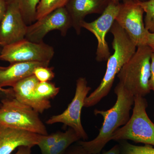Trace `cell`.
<instances>
[{
    "label": "cell",
    "mask_w": 154,
    "mask_h": 154,
    "mask_svg": "<svg viewBox=\"0 0 154 154\" xmlns=\"http://www.w3.org/2000/svg\"><path fill=\"white\" fill-rule=\"evenodd\" d=\"M60 90L59 88L57 87L55 84L50 82H39L35 88L37 95L42 99L47 100L54 99L58 94Z\"/></svg>",
    "instance_id": "obj_19"
},
{
    "label": "cell",
    "mask_w": 154,
    "mask_h": 154,
    "mask_svg": "<svg viewBox=\"0 0 154 154\" xmlns=\"http://www.w3.org/2000/svg\"><path fill=\"white\" fill-rule=\"evenodd\" d=\"M62 132L54 133L46 135H39L37 145L41 150L42 154H45L58 140Z\"/></svg>",
    "instance_id": "obj_22"
},
{
    "label": "cell",
    "mask_w": 154,
    "mask_h": 154,
    "mask_svg": "<svg viewBox=\"0 0 154 154\" xmlns=\"http://www.w3.org/2000/svg\"><path fill=\"white\" fill-rule=\"evenodd\" d=\"M139 2L121 3L115 19L137 47L147 45L149 33L144 22V11Z\"/></svg>",
    "instance_id": "obj_8"
},
{
    "label": "cell",
    "mask_w": 154,
    "mask_h": 154,
    "mask_svg": "<svg viewBox=\"0 0 154 154\" xmlns=\"http://www.w3.org/2000/svg\"><path fill=\"white\" fill-rule=\"evenodd\" d=\"M54 54L53 48L43 42H32L24 38L3 46L0 60L10 63L39 62L49 65Z\"/></svg>",
    "instance_id": "obj_6"
},
{
    "label": "cell",
    "mask_w": 154,
    "mask_h": 154,
    "mask_svg": "<svg viewBox=\"0 0 154 154\" xmlns=\"http://www.w3.org/2000/svg\"><path fill=\"white\" fill-rule=\"evenodd\" d=\"M147 45H148L154 51V33H150L149 32L148 35L147 42Z\"/></svg>",
    "instance_id": "obj_30"
},
{
    "label": "cell",
    "mask_w": 154,
    "mask_h": 154,
    "mask_svg": "<svg viewBox=\"0 0 154 154\" xmlns=\"http://www.w3.org/2000/svg\"><path fill=\"white\" fill-rule=\"evenodd\" d=\"M139 3L145 13L144 22L146 29L150 33H154V0H146Z\"/></svg>",
    "instance_id": "obj_21"
},
{
    "label": "cell",
    "mask_w": 154,
    "mask_h": 154,
    "mask_svg": "<svg viewBox=\"0 0 154 154\" xmlns=\"http://www.w3.org/2000/svg\"><path fill=\"white\" fill-rule=\"evenodd\" d=\"M91 90L85 78H79L76 81L74 97L67 108L62 113L51 117L46 121V124L63 123L73 129L81 139L87 140L88 135L82 125L81 116L85 100Z\"/></svg>",
    "instance_id": "obj_7"
},
{
    "label": "cell",
    "mask_w": 154,
    "mask_h": 154,
    "mask_svg": "<svg viewBox=\"0 0 154 154\" xmlns=\"http://www.w3.org/2000/svg\"><path fill=\"white\" fill-rule=\"evenodd\" d=\"M48 65L39 62H18L8 67L0 66V86L12 88L19 81L33 75L36 67Z\"/></svg>",
    "instance_id": "obj_15"
},
{
    "label": "cell",
    "mask_w": 154,
    "mask_h": 154,
    "mask_svg": "<svg viewBox=\"0 0 154 154\" xmlns=\"http://www.w3.org/2000/svg\"><path fill=\"white\" fill-rule=\"evenodd\" d=\"M17 5L25 24L29 25L36 21V9L41 0H6Z\"/></svg>",
    "instance_id": "obj_16"
},
{
    "label": "cell",
    "mask_w": 154,
    "mask_h": 154,
    "mask_svg": "<svg viewBox=\"0 0 154 154\" xmlns=\"http://www.w3.org/2000/svg\"><path fill=\"white\" fill-rule=\"evenodd\" d=\"M32 147L26 146H22L18 148L17 152L14 154H31Z\"/></svg>",
    "instance_id": "obj_28"
},
{
    "label": "cell",
    "mask_w": 154,
    "mask_h": 154,
    "mask_svg": "<svg viewBox=\"0 0 154 154\" xmlns=\"http://www.w3.org/2000/svg\"><path fill=\"white\" fill-rule=\"evenodd\" d=\"M152 50L148 45L138 46L132 57L117 75L119 82L134 96L149 94L151 58Z\"/></svg>",
    "instance_id": "obj_3"
},
{
    "label": "cell",
    "mask_w": 154,
    "mask_h": 154,
    "mask_svg": "<svg viewBox=\"0 0 154 154\" xmlns=\"http://www.w3.org/2000/svg\"><path fill=\"white\" fill-rule=\"evenodd\" d=\"M39 82L34 75L19 81L13 87L14 97L19 102L42 113L51 107L49 100H45L36 94L35 88Z\"/></svg>",
    "instance_id": "obj_13"
},
{
    "label": "cell",
    "mask_w": 154,
    "mask_h": 154,
    "mask_svg": "<svg viewBox=\"0 0 154 154\" xmlns=\"http://www.w3.org/2000/svg\"><path fill=\"white\" fill-rule=\"evenodd\" d=\"M69 0H41L36 9V21L53 11L65 7Z\"/></svg>",
    "instance_id": "obj_18"
},
{
    "label": "cell",
    "mask_w": 154,
    "mask_h": 154,
    "mask_svg": "<svg viewBox=\"0 0 154 154\" xmlns=\"http://www.w3.org/2000/svg\"><path fill=\"white\" fill-rule=\"evenodd\" d=\"M111 0H69L65 6L71 19L72 27L80 35L85 18L92 14H101Z\"/></svg>",
    "instance_id": "obj_12"
},
{
    "label": "cell",
    "mask_w": 154,
    "mask_h": 154,
    "mask_svg": "<svg viewBox=\"0 0 154 154\" xmlns=\"http://www.w3.org/2000/svg\"><path fill=\"white\" fill-rule=\"evenodd\" d=\"M120 5L121 3L116 4L111 1L99 18L92 22L85 21L82 23V28L93 33L97 39L98 45L96 57L97 61L100 62L107 60L111 55L106 41V35L115 21Z\"/></svg>",
    "instance_id": "obj_10"
},
{
    "label": "cell",
    "mask_w": 154,
    "mask_h": 154,
    "mask_svg": "<svg viewBox=\"0 0 154 154\" xmlns=\"http://www.w3.org/2000/svg\"><path fill=\"white\" fill-rule=\"evenodd\" d=\"M64 154H90L82 146L76 142L70 146Z\"/></svg>",
    "instance_id": "obj_24"
},
{
    "label": "cell",
    "mask_w": 154,
    "mask_h": 154,
    "mask_svg": "<svg viewBox=\"0 0 154 154\" xmlns=\"http://www.w3.org/2000/svg\"><path fill=\"white\" fill-rule=\"evenodd\" d=\"M39 135L0 124V154H11L22 146L37 145Z\"/></svg>",
    "instance_id": "obj_14"
},
{
    "label": "cell",
    "mask_w": 154,
    "mask_h": 154,
    "mask_svg": "<svg viewBox=\"0 0 154 154\" xmlns=\"http://www.w3.org/2000/svg\"><path fill=\"white\" fill-rule=\"evenodd\" d=\"M147 102L144 97H134L132 114L125 125L113 133L111 140H130L154 146V123L147 114Z\"/></svg>",
    "instance_id": "obj_5"
},
{
    "label": "cell",
    "mask_w": 154,
    "mask_h": 154,
    "mask_svg": "<svg viewBox=\"0 0 154 154\" xmlns=\"http://www.w3.org/2000/svg\"><path fill=\"white\" fill-rule=\"evenodd\" d=\"M0 124L40 135L48 134L38 113L14 97L1 99Z\"/></svg>",
    "instance_id": "obj_4"
},
{
    "label": "cell",
    "mask_w": 154,
    "mask_h": 154,
    "mask_svg": "<svg viewBox=\"0 0 154 154\" xmlns=\"http://www.w3.org/2000/svg\"><path fill=\"white\" fill-rule=\"evenodd\" d=\"M72 27L71 19L65 7L56 9L28 25L25 39L36 43L43 42L45 36L53 30L60 31L65 36Z\"/></svg>",
    "instance_id": "obj_9"
},
{
    "label": "cell",
    "mask_w": 154,
    "mask_h": 154,
    "mask_svg": "<svg viewBox=\"0 0 154 154\" xmlns=\"http://www.w3.org/2000/svg\"><path fill=\"white\" fill-rule=\"evenodd\" d=\"M110 32L113 36L112 46L113 53L107 60L106 72L100 85L86 98L85 107H93L107 96L113 86L116 76L136 51L137 47L116 21Z\"/></svg>",
    "instance_id": "obj_2"
},
{
    "label": "cell",
    "mask_w": 154,
    "mask_h": 154,
    "mask_svg": "<svg viewBox=\"0 0 154 154\" xmlns=\"http://www.w3.org/2000/svg\"><path fill=\"white\" fill-rule=\"evenodd\" d=\"M81 140L74 130L70 128L62 133L58 140L45 154H64L70 146Z\"/></svg>",
    "instance_id": "obj_17"
},
{
    "label": "cell",
    "mask_w": 154,
    "mask_h": 154,
    "mask_svg": "<svg viewBox=\"0 0 154 154\" xmlns=\"http://www.w3.org/2000/svg\"><path fill=\"white\" fill-rule=\"evenodd\" d=\"M121 141L119 144L121 154H154V148L151 145L136 146L125 140Z\"/></svg>",
    "instance_id": "obj_20"
},
{
    "label": "cell",
    "mask_w": 154,
    "mask_h": 154,
    "mask_svg": "<svg viewBox=\"0 0 154 154\" xmlns=\"http://www.w3.org/2000/svg\"><path fill=\"white\" fill-rule=\"evenodd\" d=\"M53 67L40 66L34 69L33 75L40 82H50L55 77Z\"/></svg>",
    "instance_id": "obj_23"
},
{
    "label": "cell",
    "mask_w": 154,
    "mask_h": 154,
    "mask_svg": "<svg viewBox=\"0 0 154 154\" xmlns=\"http://www.w3.org/2000/svg\"><path fill=\"white\" fill-rule=\"evenodd\" d=\"M122 0H111L112 2H113V3H116V4H120V2Z\"/></svg>",
    "instance_id": "obj_32"
},
{
    "label": "cell",
    "mask_w": 154,
    "mask_h": 154,
    "mask_svg": "<svg viewBox=\"0 0 154 154\" xmlns=\"http://www.w3.org/2000/svg\"><path fill=\"white\" fill-rule=\"evenodd\" d=\"M7 9V3L6 0H0V25L5 15Z\"/></svg>",
    "instance_id": "obj_27"
},
{
    "label": "cell",
    "mask_w": 154,
    "mask_h": 154,
    "mask_svg": "<svg viewBox=\"0 0 154 154\" xmlns=\"http://www.w3.org/2000/svg\"><path fill=\"white\" fill-rule=\"evenodd\" d=\"M151 76L149 80V87L151 91L154 92V51H152L151 58Z\"/></svg>",
    "instance_id": "obj_25"
},
{
    "label": "cell",
    "mask_w": 154,
    "mask_h": 154,
    "mask_svg": "<svg viewBox=\"0 0 154 154\" xmlns=\"http://www.w3.org/2000/svg\"><path fill=\"white\" fill-rule=\"evenodd\" d=\"M27 26L17 5L7 3V11L0 25L2 46L3 47L25 38Z\"/></svg>",
    "instance_id": "obj_11"
},
{
    "label": "cell",
    "mask_w": 154,
    "mask_h": 154,
    "mask_svg": "<svg viewBox=\"0 0 154 154\" xmlns=\"http://www.w3.org/2000/svg\"><path fill=\"white\" fill-rule=\"evenodd\" d=\"M0 45H1V46H2V44H1V43H0Z\"/></svg>",
    "instance_id": "obj_33"
},
{
    "label": "cell",
    "mask_w": 154,
    "mask_h": 154,
    "mask_svg": "<svg viewBox=\"0 0 154 154\" xmlns=\"http://www.w3.org/2000/svg\"><path fill=\"white\" fill-rule=\"evenodd\" d=\"M8 97H14V91L12 88L9 89H5L0 86V98L4 99ZM1 105V103H0V106Z\"/></svg>",
    "instance_id": "obj_26"
},
{
    "label": "cell",
    "mask_w": 154,
    "mask_h": 154,
    "mask_svg": "<svg viewBox=\"0 0 154 154\" xmlns=\"http://www.w3.org/2000/svg\"><path fill=\"white\" fill-rule=\"evenodd\" d=\"M114 93L117 98L113 107L107 110H94L95 115H101L104 119L98 136L92 140L77 142L90 154L101 152L111 140L113 133L125 125L130 118V112L134 104L135 96L119 82L116 86Z\"/></svg>",
    "instance_id": "obj_1"
},
{
    "label": "cell",
    "mask_w": 154,
    "mask_h": 154,
    "mask_svg": "<svg viewBox=\"0 0 154 154\" xmlns=\"http://www.w3.org/2000/svg\"><path fill=\"white\" fill-rule=\"evenodd\" d=\"M96 154H121L120 153V148L119 144H116L113 146L110 149L105 152L101 154L100 153Z\"/></svg>",
    "instance_id": "obj_29"
},
{
    "label": "cell",
    "mask_w": 154,
    "mask_h": 154,
    "mask_svg": "<svg viewBox=\"0 0 154 154\" xmlns=\"http://www.w3.org/2000/svg\"><path fill=\"white\" fill-rule=\"evenodd\" d=\"M122 3L131 2H144L146 0H122Z\"/></svg>",
    "instance_id": "obj_31"
}]
</instances>
